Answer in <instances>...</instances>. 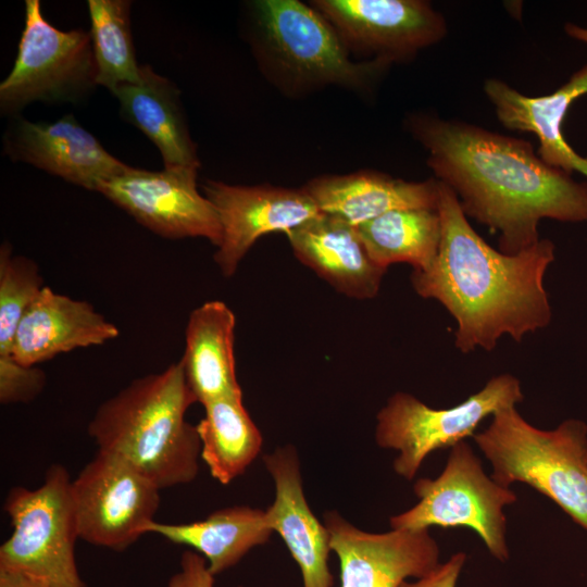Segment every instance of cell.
Masks as SVG:
<instances>
[{
	"instance_id": "28",
	"label": "cell",
	"mask_w": 587,
	"mask_h": 587,
	"mask_svg": "<svg viewBox=\"0 0 587 587\" xmlns=\"http://www.w3.org/2000/svg\"><path fill=\"white\" fill-rule=\"evenodd\" d=\"M46 374L37 366H25L12 357H0V402L27 403L42 391Z\"/></svg>"
},
{
	"instance_id": "18",
	"label": "cell",
	"mask_w": 587,
	"mask_h": 587,
	"mask_svg": "<svg viewBox=\"0 0 587 587\" xmlns=\"http://www.w3.org/2000/svg\"><path fill=\"white\" fill-rule=\"evenodd\" d=\"M295 257L336 291L349 298H374L387 268L369 255L357 227L320 213L286 234Z\"/></svg>"
},
{
	"instance_id": "11",
	"label": "cell",
	"mask_w": 587,
	"mask_h": 587,
	"mask_svg": "<svg viewBox=\"0 0 587 587\" xmlns=\"http://www.w3.org/2000/svg\"><path fill=\"white\" fill-rule=\"evenodd\" d=\"M197 178L198 168L192 167H130L99 182L96 191L161 237H201L217 247L221 223L212 203L198 190Z\"/></svg>"
},
{
	"instance_id": "1",
	"label": "cell",
	"mask_w": 587,
	"mask_h": 587,
	"mask_svg": "<svg viewBox=\"0 0 587 587\" xmlns=\"http://www.w3.org/2000/svg\"><path fill=\"white\" fill-rule=\"evenodd\" d=\"M405 124L464 214L499 234L501 252L515 254L539 241L541 218L587 222V183L544 162L530 142L426 113Z\"/></svg>"
},
{
	"instance_id": "8",
	"label": "cell",
	"mask_w": 587,
	"mask_h": 587,
	"mask_svg": "<svg viewBox=\"0 0 587 587\" xmlns=\"http://www.w3.org/2000/svg\"><path fill=\"white\" fill-rule=\"evenodd\" d=\"M413 490L419 503L392 516V529L466 526L482 538L496 559L503 562L509 558L503 509L516 501V495L485 474L467 442L451 447L442 473L435 479H417Z\"/></svg>"
},
{
	"instance_id": "30",
	"label": "cell",
	"mask_w": 587,
	"mask_h": 587,
	"mask_svg": "<svg viewBox=\"0 0 587 587\" xmlns=\"http://www.w3.org/2000/svg\"><path fill=\"white\" fill-rule=\"evenodd\" d=\"M465 560V553H455L426 576L412 583L404 580L399 587H455Z\"/></svg>"
},
{
	"instance_id": "31",
	"label": "cell",
	"mask_w": 587,
	"mask_h": 587,
	"mask_svg": "<svg viewBox=\"0 0 587 587\" xmlns=\"http://www.w3.org/2000/svg\"><path fill=\"white\" fill-rule=\"evenodd\" d=\"M0 587H51L37 579L14 574L0 572Z\"/></svg>"
},
{
	"instance_id": "27",
	"label": "cell",
	"mask_w": 587,
	"mask_h": 587,
	"mask_svg": "<svg viewBox=\"0 0 587 587\" xmlns=\"http://www.w3.org/2000/svg\"><path fill=\"white\" fill-rule=\"evenodd\" d=\"M43 285L37 263L15 255L12 246L0 247V357H11L18 325Z\"/></svg>"
},
{
	"instance_id": "15",
	"label": "cell",
	"mask_w": 587,
	"mask_h": 587,
	"mask_svg": "<svg viewBox=\"0 0 587 587\" xmlns=\"http://www.w3.org/2000/svg\"><path fill=\"white\" fill-rule=\"evenodd\" d=\"M3 153L58 176L73 185L96 191L97 185L128 171L85 129L73 114L55 122H30L12 117L2 138Z\"/></svg>"
},
{
	"instance_id": "29",
	"label": "cell",
	"mask_w": 587,
	"mask_h": 587,
	"mask_svg": "<svg viewBox=\"0 0 587 587\" xmlns=\"http://www.w3.org/2000/svg\"><path fill=\"white\" fill-rule=\"evenodd\" d=\"M179 564V571L170 577L165 587H214V575L200 553L184 551Z\"/></svg>"
},
{
	"instance_id": "5",
	"label": "cell",
	"mask_w": 587,
	"mask_h": 587,
	"mask_svg": "<svg viewBox=\"0 0 587 587\" xmlns=\"http://www.w3.org/2000/svg\"><path fill=\"white\" fill-rule=\"evenodd\" d=\"M474 440L503 487L521 482L557 503L587 530V425L576 419L542 430L515 407L499 410Z\"/></svg>"
},
{
	"instance_id": "14",
	"label": "cell",
	"mask_w": 587,
	"mask_h": 587,
	"mask_svg": "<svg viewBox=\"0 0 587 587\" xmlns=\"http://www.w3.org/2000/svg\"><path fill=\"white\" fill-rule=\"evenodd\" d=\"M330 548L340 562V587H399L439 565V548L428 529H359L338 512L324 514Z\"/></svg>"
},
{
	"instance_id": "32",
	"label": "cell",
	"mask_w": 587,
	"mask_h": 587,
	"mask_svg": "<svg viewBox=\"0 0 587 587\" xmlns=\"http://www.w3.org/2000/svg\"><path fill=\"white\" fill-rule=\"evenodd\" d=\"M566 33L578 40L587 42V28H583L573 24L565 26Z\"/></svg>"
},
{
	"instance_id": "17",
	"label": "cell",
	"mask_w": 587,
	"mask_h": 587,
	"mask_svg": "<svg viewBox=\"0 0 587 587\" xmlns=\"http://www.w3.org/2000/svg\"><path fill=\"white\" fill-rule=\"evenodd\" d=\"M118 335V327L87 301L45 286L18 325L11 357L22 365L36 366L77 348L103 345Z\"/></svg>"
},
{
	"instance_id": "26",
	"label": "cell",
	"mask_w": 587,
	"mask_h": 587,
	"mask_svg": "<svg viewBox=\"0 0 587 587\" xmlns=\"http://www.w3.org/2000/svg\"><path fill=\"white\" fill-rule=\"evenodd\" d=\"M97 83L109 91L140 80L130 28L129 0H88Z\"/></svg>"
},
{
	"instance_id": "6",
	"label": "cell",
	"mask_w": 587,
	"mask_h": 587,
	"mask_svg": "<svg viewBox=\"0 0 587 587\" xmlns=\"http://www.w3.org/2000/svg\"><path fill=\"white\" fill-rule=\"evenodd\" d=\"M3 509L12 533L0 546V572L51 587H86L75 557L79 534L72 479L63 465H51L38 488H11Z\"/></svg>"
},
{
	"instance_id": "9",
	"label": "cell",
	"mask_w": 587,
	"mask_h": 587,
	"mask_svg": "<svg viewBox=\"0 0 587 587\" xmlns=\"http://www.w3.org/2000/svg\"><path fill=\"white\" fill-rule=\"evenodd\" d=\"M523 398L520 380L510 374L492 377L482 390L449 409H433L399 391L377 414L376 442L400 452L394 470L410 480L430 452L474 436L484 419L515 407Z\"/></svg>"
},
{
	"instance_id": "4",
	"label": "cell",
	"mask_w": 587,
	"mask_h": 587,
	"mask_svg": "<svg viewBox=\"0 0 587 587\" xmlns=\"http://www.w3.org/2000/svg\"><path fill=\"white\" fill-rule=\"evenodd\" d=\"M243 27L260 71L290 98L330 86L363 93L388 67L378 61L353 60L335 28L311 3L249 1Z\"/></svg>"
},
{
	"instance_id": "13",
	"label": "cell",
	"mask_w": 587,
	"mask_h": 587,
	"mask_svg": "<svg viewBox=\"0 0 587 587\" xmlns=\"http://www.w3.org/2000/svg\"><path fill=\"white\" fill-rule=\"evenodd\" d=\"M202 190L221 223L222 239L213 259L224 277L236 273L260 237L286 235L321 213L303 187L230 185L208 179Z\"/></svg>"
},
{
	"instance_id": "22",
	"label": "cell",
	"mask_w": 587,
	"mask_h": 587,
	"mask_svg": "<svg viewBox=\"0 0 587 587\" xmlns=\"http://www.w3.org/2000/svg\"><path fill=\"white\" fill-rule=\"evenodd\" d=\"M236 317L228 305L211 300L189 315L180 359L187 385L197 402L242 396L234 357Z\"/></svg>"
},
{
	"instance_id": "23",
	"label": "cell",
	"mask_w": 587,
	"mask_h": 587,
	"mask_svg": "<svg viewBox=\"0 0 587 587\" xmlns=\"http://www.w3.org/2000/svg\"><path fill=\"white\" fill-rule=\"evenodd\" d=\"M272 533L266 511L247 505L221 509L191 523L167 524L154 520L146 527V534L196 550L207 560L214 576L235 566L252 548L265 544Z\"/></svg>"
},
{
	"instance_id": "19",
	"label": "cell",
	"mask_w": 587,
	"mask_h": 587,
	"mask_svg": "<svg viewBox=\"0 0 587 587\" xmlns=\"http://www.w3.org/2000/svg\"><path fill=\"white\" fill-rule=\"evenodd\" d=\"M302 187L322 213L353 226L394 210H437L439 201L438 179L407 182L373 170L325 174Z\"/></svg>"
},
{
	"instance_id": "16",
	"label": "cell",
	"mask_w": 587,
	"mask_h": 587,
	"mask_svg": "<svg viewBox=\"0 0 587 587\" xmlns=\"http://www.w3.org/2000/svg\"><path fill=\"white\" fill-rule=\"evenodd\" d=\"M263 462L275 484V500L265 510L267 521L297 562L303 587H333L330 535L308 505L295 448H278L265 454Z\"/></svg>"
},
{
	"instance_id": "24",
	"label": "cell",
	"mask_w": 587,
	"mask_h": 587,
	"mask_svg": "<svg viewBox=\"0 0 587 587\" xmlns=\"http://www.w3.org/2000/svg\"><path fill=\"white\" fill-rule=\"evenodd\" d=\"M196 425L200 458L221 484L242 475L261 451L262 436L243 407L242 396L224 397L203 404Z\"/></svg>"
},
{
	"instance_id": "12",
	"label": "cell",
	"mask_w": 587,
	"mask_h": 587,
	"mask_svg": "<svg viewBox=\"0 0 587 587\" xmlns=\"http://www.w3.org/2000/svg\"><path fill=\"white\" fill-rule=\"evenodd\" d=\"M351 54L387 66L404 62L446 34L442 15L422 0H313Z\"/></svg>"
},
{
	"instance_id": "7",
	"label": "cell",
	"mask_w": 587,
	"mask_h": 587,
	"mask_svg": "<svg viewBox=\"0 0 587 587\" xmlns=\"http://www.w3.org/2000/svg\"><path fill=\"white\" fill-rule=\"evenodd\" d=\"M97 64L89 32L62 30L25 1V22L14 65L0 84V111L12 117L34 102L80 103L95 91Z\"/></svg>"
},
{
	"instance_id": "10",
	"label": "cell",
	"mask_w": 587,
	"mask_h": 587,
	"mask_svg": "<svg viewBox=\"0 0 587 587\" xmlns=\"http://www.w3.org/2000/svg\"><path fill=\"white\" fill-rule=\"evenodd\" d=\"M160 490L118 457L98 451L72 480L79 539L114 551L127 549L154 521Z\"/></svg>"
},
{
	"instance_id": "2",
	"label": "cell",
	"mask_w": 587,
	"mask_h": 587,
	"mask_svg": "<svg viewBox=\"0 0 587 587\" xmlns=\"http://www.w3.org/2000/svg\"><path fill=\"white\" fill-rule=\"evenodd\" d=\"M439 182V180H438ZM441 237L430 266L411 274L423 298L440 302L457 322L455 347L463 353L492 350L503 335L522 341L546 327L551 308L544 275L554 246L541 239L515 254L490 247L466 220L454 191L439 182Z\"/></svg>"
},
{
	"instance_id": "33",
	"label": "cell",
	"mask_w": 587,
	"mask_h": 587,
	"mask_svg": "<svg viewBox=\"0 0 587 587\" xmlns=\"http://www.w3.org/2000/svg\"><path fill=\"white\" fill-rule=\"evenodd\" d=\"M238 587H243V586H238Z\"/></svg>"
},
{
	"instance_id": "21",
	"label": "cell",
	"mask_w": 587,
	"mask_h": 587,
	"mask_svg": "<svg viewBox=\"0 0 587 587\" xmlns=\"http://www.w3.org/2000/svg\"><path fill=\"white\" fill-rule=\"evenodd\" d=\"M112 93L121 116L155 145L164 167H200L197 146L190 137L180 91L149 65L140 67V80L117 86Z\"/></svg>"
},
{
	"instance_id": "20",
	"label": "cell",
	"mask_w": 587,
	"mask_h": 587,
	"mask_svg": "<svg viewBox=\"0 0 587 587\" xmlns=\"http://www.w3.org/2000/svg\"><path fill=\"white\" fill-rule=\"evenodd\" d=\"M484 89L507 128L537 136L538 157L544 162L570 174L577 171L587 176V158L577 154L562 133L571 103L587 93V65L547 96L527 97L498 79L486 80Z\"/></svg>"
},
{
	"instance_id": "3",
	"label": "cell",
	"mask_w": 587,
	"mask_h": 587,
	"mask_svg": "<svg viewBox=\"0 0 587 587\" xmlns=\"http://www.w3.org/2000/svg\"><path fill=\"white\" fill-rule=\"evenodd\" d=\"M195 402L179 360L102 402L88 434L98 451L118 457L160 489L188 484L201 452L197 426L185 420Z\"/></svg>"
},
{
	"instance_id": "25",
	"label": "cell",
	"mask_w": 587,
	"mask_h": 587,
	"mask_svg": "<svg viewBox=\"0 0 587 587\" xmlns=\"http://www.w3.org/2000/svg\"><path fill=\"white\" fill-rule=\"evenodd\" d=\"M355 227L371 259L385 268L405 262L414 271L426 270L441 237L439 213L432 209L394 210Z\"/></svg>"
}]
</instances>
